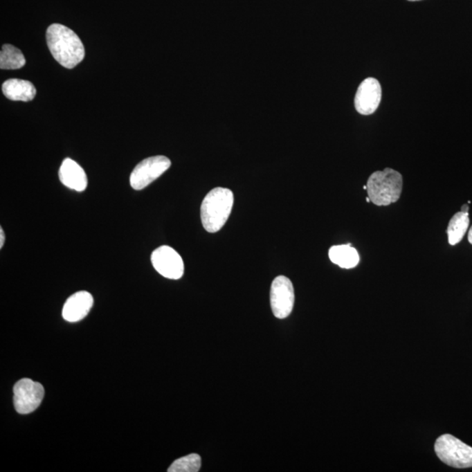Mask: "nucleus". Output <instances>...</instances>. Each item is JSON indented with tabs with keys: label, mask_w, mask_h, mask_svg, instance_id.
I'll return each instance as SVG.
<instances>
[{
	"label": "nucleus",
	"mask_w": 472,
	"mask_h": 472,
	"mask_svg": "<svg viewBox=\"0 0 472 472\" xmlns=\"http://www.w3.org/2000/svg\"><path fill=\"white\" fill-rule=\"evenodd\" d=\"M201 458L198 454L179 458L169 467L168 472H198L201 470Z\"/></svg>",
	"instance_id": "16"
},
{
	"label": "nucleus",
	"mask_w": 472,
	"mask_h": 472,
	"mask_svg": "<svg viewBox=\"0 0 472 472\" xmlns=\"http://www.w3.org/2000/svg\"><path fill=\"white\" fill-rule=\"evenodd\" d=\"M468 241L472 245V227L471 228L470 231H469Z\"/></svg>",
	"instance_id": "19"
},
{
	"label": "nucleus",
	"mask_w": 472,
	"mask_h": 472,
	"mask_svg": "<svg viewBox=\"0 0 472 472\" xmlns=\"http://www.w3.org/2000/svg\"><path fill=\"white\" fill-rule=\"evenodd\" d=\"M171 165L170 159L165 156H155L144 159L136 165L131 172L129 177L131 188L137 191L142 190L165 174Z\"/></svg>",
	"instance_id": "5"
},
{
	"label": "nucleus",
	"mask_w": 472,
	"mask_h": 472,
	"mask_svg": "<svg viewBox=\"0 0 472 472\" xmlns=\"http://www.w3.org/2000/svg\"><path fill=\"white\" fill-rule=\"evenodd\" d=\"M410 1H418V0H410Z\"/></svg>",
	"instance_id": "20"
},
{
	"label": "nucleus",
	"mask_w": 472,
	"mask_h": 472,
	"mask_svg": "<svg viewBox=\"0 0 472 472\" xmlns=\"http://www.w3.org/2000/svg\"><path fill=\"white\" fill-rule=\"evenodd\" d=\"M329 258L334 264L343 269L356 267L360 262V255L351 244L334 246L329 251Z\"/></svg>",
	"instance_id": "13"
},
{
	"label": "nucleus",
	"mask_w": 472,
	"mask_h": 472,
	"mask_svg": "<svg viewBox=\"0 0 472 472\" xmlns=\"http://www.w3.org/2000/svg\"><path fill=\"white\" fill-rule=\"evenodd\" d=\"M46 42L52 55L64 68L74 69L84 59L85 49L81 39L65 26H49L46 30Z\"/></svg>",
	"instance_id": "1"
},
{
	"label": "nucleus",
	"mask_w": 472,
	"mask_h": 472,
	"mask_svg": "<svg viewBox=\"0 0 472 472\" xmlns=\"http://www.w3.org/2000/svg\"><path fill=\"white\" fill-rule=\"evenodd\" d=\"M469 209H470V208H469V205L464 204L462 206L461 212H469Z\"/></svg>",
	"instance_id": "18"
},
{
	"label": "nucleus",
	"mask_w": 472,
	"mask_h": 472,
	"mask_svg": "<svg viewBox=\"0 0 472 472\" xmlns=\"http://www.w3.org/2000/svg\"><path fill=\"white\" fill-rule=\"evenodd\" d=\"M2 91L6 98L12 101H32L36 95V89L32 82L21 79H9L3 83Z\"/></svg>",
	"instance_id": "12"
},
{
	"label": "nucleus",
	"mask_w": 472,
	"mask_h": 472,
	"mask_svg": "<svg viewBox=\"0 0 472 472\" xmlns=\"http://www.w3.org/2000/svg\"><path fill=\"white\" fill-rule=\"evenodd\" d=\"M5 233L4 230H3L2 228H0V248H3V246H4L5 244Z\"/></svg>",
	"instance_id": "17"
},
{
	"label": "nucleus",
	"mask_w": 472,
	"mask_h": 472,
	"mask_svg": "<svg viewBox=\"0 0 472 472\" xmlns=\"http://www.w3.org/2000/svg\"><path fill=\"white\" fill-rule=\"evenodd\" d=\"M234 194L228 188H216L206 195L201 208V221L209 233L220 231L231 214Z\"/></svg>",
	"instance_id": "2"
},
{
	"label": "nucleus",
	"mask_w": 472,
	"mask_h": 472,
	"mask_svg": "<svg viewBox=\"0 0 472 472\" xmlns=\"http://www.w3.org/2000/svg\"><path fill=\"white\" fill-rule=\"evenodd\" d=\"M403 188V178L400 172L391 168L374 172L368 178L367 192L368 198L374 205L390 206L399 201Z\"/></svg>",
	"instance_id": "3"
},
{
	"label": "nucleus",
	"mask_w": 472,
	"mask_h": 472,
	"mask_svg": "<svg viewBox=\"0 0 472 472\" xmlns=\"http://www.w3.org/2000/svg\"><path fill=\"white\" fill-rule=\"evenodd\" d=\"M469 225H470L469 212L460 211L452 216L447 228L448 244L451 246L460 244L466 234Z\"/></svg>",
	"instance_id": "14"
},
{
	"label": "nucleus",
	"mask_w": 472,
	"mask_h": 472,
	"mask_svg": "<svg viewBox=\"0 0 472 472\" xmlns=\"http://www.w3.org/2000/svg\"><path fill=\"white\" fill-rule=\"evenodd\" d=\"M94 298L88 291H78L66 299L62 309V317L68 322H78L89 314Z\"/></svg>",
	"instance_id": "10"
},
{
	"label": "nucleus",
	"mask_w": 472,
	"mask_h": 472,
	"mask_svg": "<svg viewBox=\"0 0 472 472\" xmlns=\"http://www.w3.org/2000/svg\"><path fill=\"white\" fill-rule=\"evenodd\" d=\"M44 388L39 382L25 378L13 388V403L19 414L26 415L37 410L44 397Z\"/></svg>",
	"instance_id": "6"
},
{
	"label": "nucleus",
	"mask_w": 472,
	"mask_h": 472,
	"mask_svg": "<svg viewBox=\"0 0 472 472\" xmlns=\"http://www.w3.org/2000/svg\"><path fill=\"white\" fill-rule=\"evenodd\" d=\"M435 454L448 466L465 469L472 467V447L457 437L445 434L438 437L435 444Z\"/></svg>",
	"instance_id": "4"
},
{
	"label": "nucleus",
	"mask_w": 472,
	"mask_h": 472,
	"mask_svg": "<svg viewBox=\"0 0 472 472\" xmlns=\"http://www.w3.org/2000/svg\"><path fill=\"white\" fill-rule=\"evenodd\" d=\"M381 101V86L375 78L364 80L358 87L355 96L354 105L361 115L373 114Z\"/></svg>",
	"instance_id": "9"
},
{
	"label": "nucleus",
	"mask_w": 472,
	"mask_h": 472,
	"mask_svg": "<svg viewBox=\"0 0 472 472\" xmlns=\"http://www.w3.org/2000/svg\"><path fill=\"white\" fill-rule=\"evenodd\" d=\"M295 293L293 284L284 275L274 279L271 289V305L275 318L284 319L293 310Z\"/></svg>",
	"instance_id": "7"
},
{
	"label": "nucleus",
	"mask_w": 472,
	"mask_h": 472,
	"mask_svg": "<svg viewBox=\"0 0 472 472\" xmlns=\"http://www.w3.org/2000/svg\"><path fill=\"white\" fill-rule=\"evenodd\" d=\"M60 181L65 187L76 192L87 188L88 178L81 165L71 158H65L59 170Z\"/></svg>",
	"instance_id": "11"
},
{
	"label": "nucleus",
	"mask_w": 472,
	"mask_h": 472,
	"mask_svg": "<svg viewBox=\"0 0 472 472\" xmlns=\"http://www.w3.org/2000/svg\"><path fill=\"white\" fill-rule=\"evenodd\" d=\"M26 64L25 56L19 48L12 45L2 46L0 54V68L2 69H19Z\"/></svg>",
	"instance_id": "15"
},
{
	"label": "nucleus",
	"mask_w": 472,
	"mask_h": 472,
	"mask_svg": "<svg viewBox=\"0 0 472 472\" xmlns=\"http://www.w3.org/2000/svg\"><path fill=\"white\" fill-rule=\"evenodd\" d=\"M151 260L163 277L178 280L184 274V262L179 253L169 246H161L152 252Z\"/></svg>",
	"instance_id": "8"
}]
</instances>
